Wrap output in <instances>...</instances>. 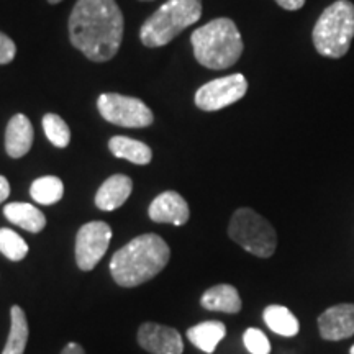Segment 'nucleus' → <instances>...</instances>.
Listing matches in <instances>:
<instances>
[{
	"mask_svg": "<svg viewBox=\"0 0 354 354\" xmlns=\"http://www.w3.org/2000/svg\"><path fill=\"white\" fill-rule=\"evenodd\" d=\"M123 28V13L115 0H77L69 17L71 43L94 63L117 56Z\"/></svg>",
	"mask_w": 354,
	"mask_h": 354,
	"instance_id": "f257e3e1",
	"label": "nucleus"
},
{
	"mask_svg": "<svg viewBox=\"0 0 354 354\" xmlns=\"http://www.w3.org/2000/svg\"><path fill=\"white\" fill-rule=\"evenodd\" d=\"M169 258V246L159 234H140L112 256L110 272L118 286L131 289L156 277Z\"/></svg>",
	"mask_w": 354,
	"mask_h": 354,
	"instance_id": "f03ea898",
	"label": "nucleus"
},
{
	"mask_svg": "<svg viewBox=\"0 0 354 354\" xmlns=\"http://www.w3.org/2000/svg\"><path fill=\"white\" fill-rule=\"evenodd\" d=\"M194 56L203 68L221 71L232 68L243 55V38L238 26L230 19H215L190 37Z\"/></svg>",
	"mask_w": 354,
	"mask_h": 354,
	"instance_id": "7ed1b4c3",
	"label": "nucleus"
},
{
	"mask_svg": "<svg viewBox=\"0 0 354 354\" xmlns=\"http://www.w3.org/2000/svg\"><path fill=\"white\" fill-rule=\"evenodd\" d=\"M201 17L202 0H167L141 26V43L148 48L166 46Z\"/></svg>",
	"mask_w": 354,
	"mask_h": 354,
	"instance_id": "20e7f679",
	"label": "nucleus"
},
{
	"mask_svg": "<svg viewBox=\"0 0 354 354\" xmlns=\"http://www.w3.org/2000/svg\"><path fill=\"white\" fill-rule=\"evenodd\" d=\"M318 55L339 59L349 51L354 38V3L336 0L318 17L312 32Z\"/></svg>",
	"mask_w": 354,
	"mask_h": 354,
	"instance_id": "39448f33",
	"label": "nucleus"
},
{
	"mask_svg": "<svg viewBox=\"0 0 354 354\" xmlns=\"http://www.w3.org/2000/svg\"><path fill=\"white\" fill-rule=\"evenodd\" d=\"M228 236L258 258H271L276 253V230L263 215L248 207H241L233 214L228 225Z\"/></svg>",
	"mask_w": 354,
	"mask_h": 354,
	"instance_id": "423d86ee",
	"label": "nucleus"
},
{
	"mask_svg": "<svg viewBox=\"0 0 354 354\" xmlns=\"http://www.w3.org/2000/svg\"><path fill=\"white\" fill-rule=\"evenodd\" d=\"M97 109L105 120L117 127L146 128L154 122V115L148 105L136 97L107 92L99 97Z\"/></svg>",
	"mask_w": 354,
	"mask_h": 354,
	"instance_id": "0eeeda50",
	"label": "nucleus"
},
{
	"mask_svg": "<svg viewBox=\"0 0 354 354\" xmlns=\"http://www.w3.org/2000/svg\"><path fill=\"white\" fill-rule=\"evenodd\" d=\"M246 92V77L243 74H232L203 84L196 92V105L203 112H216L241 100Z\"/></svg>",
	"mask_w": 354,
	"mask_h": 354,
	"instance_id": "6e6552de",
	"label": "nucleus"
},
{
	"mask_svg": "<svg viewBox=\"0 0 354 354\" xmlns=\"http://www.w3.org/2000/svg\"><path fill=\"white\" fill-rule=\"evenodd\" d=\"M112 228L105 221H88L76 236V263L82 271H92L107 253Z\"/></svg>",
	"mask_w": 354,
	"mask_h": 354,
	"instance_id": "1a4fd4ad",
	"label": "nucleus"
},
{
	"mask_svg": "<svg viewBox=\"0 0 354 354\" xmlns=\"http://www.w3.org/2000/svg\"><path fill=\"white\" fill-rule=\"evenodd\" d=\"M138 343L145 351L151 354H183L184 351V342L179 331L153 322L140 326Z\"/></svg>",
	"mask_w": 354,
	"mask_h": 354,
	"instance_id": "9d476101",
	"label": "nucleus"
},
{
	"mask_svg": "<svg viewBox=\"0 0 354 354\" xmlns=\"http://www.w3.org/2000/svg\"><path fill=\"white\" fill-rule=\"evenodd\" d=\"M320 336L326 342H342L354 335V304H338L318 317Z\"/></svg>",
	"mask_w": 354,
	"mask_h": 354,
	"instance_id": "9b49d317",
	"label": "nucleus"
},
{
	"mask_svg": "<svg viewBox=\"0 0 354 354\" xmlns=\"http://www.w3.org/2000/svg\"><path fill=\"white\" fill-rule=\"evenodd\" d=\"M149 218L156 223H172L176 227H183L189 221L190 210L185 198L174 190L159 194L149 205Z\"/></svg>",
	"mask_w": 354,
	"mask_h": 354,
	"instance_id": "f8f14e48",
	"label": "nucleus"
},
{
	"mask_svg": "<svg viewBox=\"0 0 354 354\" xmlns=\"http://www.w3.org/2000/svg\"><path fill=\"white\" fill-rule=\"evenodd\" d=\"M33 127L24 113L13 115L6 130V151L10 158H24L32 149Z\"/></svg>",
	"mask_w": 354,
	"mask_h": 354,
	"instance_id": "ddd939ff",
	"label": "nucleus"
},
{
	"mask_svg": "<svg viewBox=\"0 0 354 354\" xmlns=\"http://www.w3.org/2000/svg\"><path fill=\"white\" fill-rule=\"evenodd\" d=\"M133 180L125 174H113L97 190L95 205L104 212L120 209L131 196Z\"/></svg>",
	"mask_w": 354,
	"mask_h": 354,
	"instance_id": "4468645a",
	"label": "nucleus"
},
{
	"mask_svg": "<svg viewBox=\"0 0 354 354\" xmlns=\"http://www.w3.org/2000/svg\"><path fill=\"white\" fill-rule=\"evenodd\" d=\"M201 304L203 308L210 312H223V313H238L241 310V297L238 294L236 287L230 284H218L210 287L202 295Z\"/></svg>",
	"mask_w": 354,
	"mask_h": 354,
	"instance_id": "2eb2a0df",
	"label": "nucleus"
},
{
	"mask_svg": "<svg viewBox=\"0 0 354 354\" xmlns=\"http://www.w3.org/2000/svg\"><path fill=\"white\" fill-rule=\"evenodd\" d=\"M3 215L10 223L30 233H39L46 227V218L37 207L24 202H12L3 207Z\"/></svg>",
	"mask_w": 354,
	"mask_h": 354,
	"instance_id": "dca6fc26",
	"label": "nucleus"
},
{
	"mask_svg": "<svg viewBox=\"0 0 354 354\" xmlns=\"http://www.w3.org/2000/svg\"><path fill=\"white\" fill-rule=\"evenodd\" d=\"M225 335H227V326H225V323L216 320L202 322L187 330L189 342L207 354L215 351V348L225 338Z\"/></svg>",
	"mask_w": 354,
	"mask_h": 354,
	"instance_id": "f3484780",
	"label": "nucleus"
},
{
	"mask_svg": "<svg viewBox=\"0 0 354 354\" xmlns=\"http://www.w3.org/2000/svg\"><path fill=\"white\" fill-rule=\"evenodd\" d=\"M109 149L115 158L127 159L133 165H149L153 159V151L143 141L128 138V136H113L109 141Z\"/></svg>",
	"mask_w": 354,
	"mask_h": 354,
	"instance_id": "a211bd4d",
	"label": "nucleus"
},
{
	"mask_svg": "<svg viewBox=\"0 0 354 354\" xmlns=\"http://www.w3.org/2000/svg\"><path fill=\"white\" fill-rule=\"evenodd\" d=\"M28 320H26L25 310L19 305H13L10 308V333H8L2 354H24L28 343Z\"/></svg>",
	"mask_w": 354,
	"mask_h": 354,
	"instance_id": "6ab92c4d",
	"label": "nucleus"
},
{
	"mask_svg": "<svg viewBox=\"0 0 354 354\" xmlns=\"http://www.w3.org/2000/svg\"><path fill=\"white\" fill-rule=\"evenodd\" d=\"M264 323L271 328L274 333L281 336H295L299 333L300 325L297 317L290 312L284 305H269L264 308L263 313Z\"/></svg>",
	"mask_w": 354,
	"mask_h": 354,
	"instance_id": "aec40b11",
	"label": "nucleus"
},
{
	"mask_svg": "<svg viewBox=\"0 0 354 354\" xmlns=\"http://www.w3.org/2000/svg\"><path fill=\"white\" fill-rule=\"evenodd\" d=\"M64 194V184L59 177L56 176H44L35 180L30 187V196L35 202L41 205H53L59 202Z\"/></svg>",
	"mask_w": 354,
	"mask_h": 354,
	"instance_id": "412c9836",
	"label": "nucleus"
},
{
	"mask_svg": "<svg viewBox=\"0 0 354 354\" xmlns=\"http://www.w3.org/2000/svg\"><path fill=\"white\" fill-rule=\"evenodd\" d=\"M0 253L7 259L19 263L28 254V245L19 233L10 228H0Z\"/></svg>",
	"mask_w": 354,
	"mask_h": 354,
	"instance_id": "4be33fe9",
	"label": "nucleus"
},
{
	"mask_svg": "<svg viewBox=\"0 0 354 354\" xmlns=\"http://www.w3.org/2000/svg\"><path fill=\"white\" fill-rule=\"evenodd\" d=\"M43 130L46 138L56 148H66L71 141V130L63 118L56 113H46L43 117Z\"/></svg>",
	"mask_w": 354,
	"mask_h": 354,
	"instance_id": "5701e85b",
	"label": "nucleus"
},
{
	"mask_svg": "<svg viewBox=\"0 0 354 354\" xmlns=\"http://www.w3.org/2000/svg\"><path fill=\"white\" fill-rule=\"evenodd\" d=\"M245 346L251 354H269L271 353V343L268 336L258 328H248L243 335Z\"/></svg>",
	"mask_w": 354,
	"mask_h": 354,
	"instance_id": "b1692460",
	"label": "nucleus"
},
{
	"mask_svg": "<svg viewBox=\"0 0 354 354\" xmlns=\"http://www.w3.org/2000/svg\"><path fill=\"white\" fill-rule=\"evenodd\" d=\"M17 55V46L10 37L0 32V64L12 63Z\"/></svg>",
	"mask_w": 354,
	"mask_h": 354,
	"instance_id": "393cba45",
	"label": "nucleus"
},
{
	"mask_svg": "<svg viewBox=\"0 0 354 354\" xmlns=\"http://www.w3.org/2000/svg\"><path fill=\"white\" fill-rule=\"evenodd\" d=\"M276 3L279 7L284 8V10L295 12L305 6V0H276Z\"/></svg>",
	"mask_w": 354,
	"mask_h": 354,
	"instance_id": "a878e982",
	"label": "nucleus"
},
{
	"mask_svg": "<svg viewBox=\"0 0 354 354\" xmlns=\"http://www.w3.org/2000/svg\"><path fill=\"white\" fill-rule=\"evenodd\" d=\"M8 196H10V184L3 176H0V203L7 201Z\"/></svg>",
	"mask_w": 354,
	"mask_h": 354,
	"instance_id": "bb28decb",
	"label": "nucleus"
},
{
	"mask_svg": "<svg viewBox=\"0 0 354 354\" xmlns=\"http://www.w3.org/2000/svg\"><path fill=\"white\" fill-rule=\"evenodd\" d=\"M61 354H86V351H84V348L81 346V344L77 343H69L68 346H66L63 351H61Z\"/></svg>",
	"mask_w": 354,
	"mask_h": 354,
	"instance_id": "cd10ccee",
	"label": "nucleus"
},
{
	"mask_svg": "<svg viewBox=\"0 0 354 354\" xmlns=\"http://www.w3.org/2000/svg\"><path fill=\"white\" fill-rule=\"evenodd\" d=\"M48 2H50V3H59L61 0H48Z\"/></svg>",
	"mask_w": 354,
	"mask_h": 354,
	"instance_id": "c85d7f7f",
	"label": "nucleus"
},
{
	"mask_svg": "<svg viewBox=\"0 0 354 354\" xmlns=\"http://www.w3.org/2000/svg\"><path fill=\"white\" fill-rule=\"evenodd\" d=\"M351 354H354V344H353V348H351V351H349Z\"/></svg>",
	"mask_w": 354,
	"mask_h": 354,
	"instance_id": "c756f323",
	"label": "nucleus"
},
{
	"mask_svg": "<svg viewBox=\"0 0 354 354\" xmlns=\"http://www.w3.org/2000/svg\"><path fill=\"white\" fill-rule=\"evenodd\" d=\"M141 2H151V0H141Z\"/></svg>",
	"mask_w": 354,
	"mask_h": 354,
	"instance_id": "7c9ffc66",
	"label": "nucleus"
}]
</instances>
